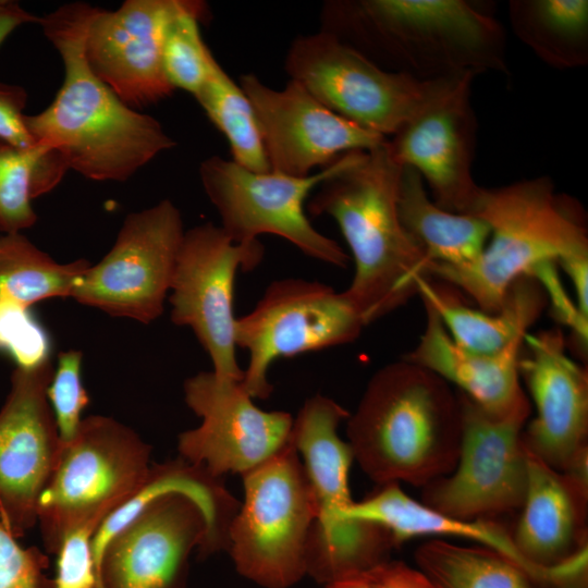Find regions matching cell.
I'll return each mask as SVG.
<instances>
[{"mask_svg":"<svg viewBox=\"0 0 588 588\" xmlns=\"http://www.w3.org/2000/svg\"><path fill=\"white\" fill-rule=\"evenodd\" d=\"M416 283L417 295L437 313L452 340L482 355L502 353L523 341L548 304L543 287L532 275L513 283L497 313L468 306L428 277L417 278Z\"/></svg>","mask_w":588,"mask_h":588,"instance_id":"obj_26","label":"cell"},{"mask_svg":"<svg viewBox=\"0 0 588 588\" xmlns=\"http://www.w3.org/2000/svg\"><path fill=\"white\" fill-rule=\"evenodd\" d=\"M264 252L260 242L234 243L211 222L184 233L170 287L171 320L192 329L219 378L243 380L236 358L235 279L240 269L257 267Z\"/></svg>","mask_w":588,"mask_h":588,"instance_id":"obj_14","label":"cell"},{"mask_svg":"<svg viewBox=\"0 0 588 588\" xmlns=\"http://www.w3.org/2000/svg\"><path fill=\"white\" fill-rule=\"evenodd\" d=\"M169 199L128 213L111 249L84 272L71 298L112 317L148 324L163 313L184 236Z\"/></svg>","mask_w":588,"mask_h":588,"instance_id":"obj_13","label":"cell"},{"mask_svg":"<svg viewBox=\"0 0 588 588\" xmlns=\"http://www.w3.org/2000/svg\"><path fill=\"white\" fill-rule=\"evenodd\" d=\"M415 560L437 588H544L510 559L480 546L430 540L416 550Z\"/></svg>","mask_w":588,"mask_h":588,"instance_id":"obj_29","label":"cell"},{"mask_svg":"<svg viewBox=\"0 0 588 588\" xmlns=\"http://www.w3.org/2000/svg\"><path fill=\"white\" fill-rule=\"evenodd\" d=\"M53 371L50 357L16 366L0 409V520L15 538L37 523L63 445L47 399Z\"/></svg>","mask_w":588,"mask_h":588,"instance_id":"obj_17","label":"cell"},{"mask_svg":"<svg viewBox=\"0 0 588 588\" xmlns=\"http://www.w3.org/2000/svg\"><path fill=\"white\" fill-rule=\"evenodd\" d=\"M26 101L23 87L0 82V139L20 149L39 146L24 122Z\"/></svg>","mask_w":588,"mask_h":588,"instance_id":"obj_38","label":"cell"},{"mask_svg":"<svg viewBox=\"0 0 588 588\" xmlns=\"http://www.w3.org/2000/svg\"><path fill=\"white\" fill-rule=\"evenodd\" d=\"M38 22V16L23 9L17 2L0 0V45L19 26Z\"/></svg>","mask_w":588,"mask_h":588,"instance_id":"obj_39","label":"cell"},{"mask_svg":"<svg viewBox=\"0 0 588 588\" xmlns=\"http://www.w3.org/2000/svg\"><path fill=\"white\" fill-rule=\"evenodd\" d=\"M566 348L560 328L525 335L518 371L536 416L522 439L548 466L588 485V373Z\"/></svg>","mask_w":588,"mask_h":588,"instance_id":"obj_16","label":"cell"},{"mask_svg":"<svg viewBox=\"0 0 588 588\" xmlns=\"http://www.w3.org/2000/svg\"><path fill=\"white\" fill-rule=\"evenodd\" d=\"M238 84L253 105L271 171L307 176L346 152L388 139L329 110L293 79L273 89L248 73Z\"/></svg>","mask_w":588,"mask_h":588,"instance_id":"obj_20","label":"cell"},{"mask_svg":"<svg viewBox=\"0 0 588 588\" xmlns=\"http://www.w3.org/2000/svg\"><path fill=\"white\" fill-rule=\"evenodd\" d=\"M68 170L57 150L42 145L20 149L0 139V232L20 233L34 225L32 200L53 189Z\"/></svg>","mask_w":588,"mask_h":588,"instance_id":"obj_30","label":"cell"},{"mask_svg":"<svg viewBox=\"0 0 588 588\" xmlns=\"http://www.w3.org/2000/svg\"><path fill=\"white\" fill-rule=\"evenodd\" d=\"M343 156L307 176L254 172L212 156L200 163L199 176L219 213L220 226L234 243L253 244L259 242V235L273 234L310 258L345 268L350 256L315 229L305 212L308 196L341 167Z\"/></svg>","mask_w":588,"mask_h":588,"instance_id":"obj_12","label":"cell"},{"mask_svg":"<svg viewBox=\"0 0 588 588\" xmlns=\"http://www.w3.org/2000/svg\"><path fill=\"white\" fill-rule=\"evenodd\" d=\"M324 14V29L389 71L424 81L509 72L502 26L467 1H338Z\"/></svg>","mask_w":588,"mask_h":588,"instance_id":"obj_3","label":"cell"},{"mask_svg":"<svg viewBox=\"0 0 588 588\" xmlns=\"http://www.w3.org/2000/svg\"><path fill=\"white\" fill-rule=\"evenodd\" d=\"M191 0H126L97 8L88 25L85 56L91 71L128 107L159 102L175 90L166 77L162 44L168 24Z\"/></svg>","mask_w":588,"mask_h":588,"instance_id":"obj_21","label":"cell"},{"mask_svg":"<svg viewBox=\"0 0 588 588\" xmlns=\"http://www.w3.org/2000/svg\"><path fill=\"white\" fill-rule=\"evenodd\" d=\"M244 502L228 529V550L241 575L265 588H287L307 574L316 519L311 487L290 440L244 473Z\"/></svg>","mask_w":588,"mask_h":588,"instance_id":"obj_9","label":"cell"},{"mask_svg":"<svg viewBox=\"0 0 588 588\" xmlns=\"http://www.w3.org/2000/svg\"><path fill=\"white\" fill-rule=\"evenodd\" d=\"M194 97L225 136L232 161L254 172L271 171L253 105L240 84L216 59L206 82Z\"/></svg>","mask_w":588,"mask_h":588,"instance_id":"obj_31","label":"cell"},{"mask_svg":"<svg viewBox=\"0 0 588 588\" xmlns=\"http://www.w3.org/2000/svg\"><path fill=\"white\" fill-rule=\"evenodd\" d=\"M324 588H437L419 569L389 560L324 585Z\"/></svg>","mask_w":588,"mask_h":588,"instance_id":"obj_36","label":"cell"},{"mask_svg":"<svg viewBox=\"0 0 588 588\" xmlns=\"http://www.w3.org/2000/svg\"><path fill=\"white\" fill-rule=\"evenodd\" d=\"M284 65L290 79L329 110L387 138L455 78L424 81L385 70L328 29L295 38Z\"/></svg>","mask_w":588,"mask_h":588,"instance_id":"obj_10","label":"cell"},{"mask_svg":"<svg viewBox=\"0 0 588 588\" xmlns=\"http://www.w3.org/2000/svg\"><path fill=\"white\" fill-rule=\"evenodd\" d=\"M82 359L81 351L61 352L47 388V399L63 444L75 437L83 420L82 412L89 403L81 377Z\"/></svg>","mask_w":588,"mask_h":588,"instance_id":"obj_33","label":"cell"},{"mask_svg":"<svg viewBox=\"0 0 588 588\" xmlns=\"http://www.w3.org/2000/svg\"><path fill=\"white\" fill-rule=\"evenodd\" d=\"M422 303L424 332L417 345L402 358L454 384L490 415L505 417L530 411L518 371L524 340L495 355L468 352L452 340L432 307Z\"/></svg>","mask_w":588,"mask_h":588,"instance_id":"obj_25","label":"cell"},{"mask_svg":"<svg viewBox=\"0 0 588 588\" xmlns=\"http://www.w3.org/2000/svg\"><path fill=\"white\" fill-rule=\"evenodd\" d=\"M556 262L549 261L539 265L531 273L544 290L547 302L558 321L572 329L581 348L587 347L588 317L584 316L576 302L565 292L556 272Z\"/></svg>","mask_w":588,"mask_h":588,"instance_id":"obj_37","label":"cell"},{"mask_svg":"<svg viewBox=\"0 0 588 588\" xmlns=\"http://www.w3.org/2000/svg\"><path fill=\"white\" fill-rule=\"evenodd\" d=\"M348 416L335 401L315 395L305 401L291 432L317 510L306 569L323 585L387 561L395 547L383 527L346 516L354 502L348 486L354 456L350 444L338 434V427Z\"/></svg>","mask_w":588,"mask_h":588,"instance_id":"obj_7","label":"cell"},{"mask_svg":"<svg viewBox=\"0 0 588 588\" xmlns=\"http://www.w3.org/2000/svg\"><path fill=\"white\" fill-rule=\"evenodd\" d=\"M48 566L46 553L20 546L0 520V588H54L46 574Z\"/></svg>","mask_w":588,"mask_h":588,"instance_id":"obj_34","label":"cell"},{"mask_svg":"<svg viewBox=\"0 0 588 588\" xmlns=\"http://www.w3.org/2000/svg\"><path fill=\"white\" fill-rule=\"evenodd\" d=\"M217 494V480L183 458L151 465L94 534L97 588H185L188 556L195 548L201 555L207 540L200 506Z\"/></svg>","mask_w":588,"mask_h":588,"instance_id":"obj_5","label":"cell"},{"mask_svg":"<svg viewBox=\"0 0 588 588\" xmlns=\"http://www.w3.org/2000/svg\"><path fill=\"white\" fill-rule=\"evenodd\" d=\"M474 76L455 77L389 139L402 167L416 170L441 208L473 215L481 192L473 176L477 119Z\"/></svg>","mask_w":588,"mask_h":588,"instance_id":"obj_19","label":"cell"},{"mask_svg":"<svg viewBox=\"0 0 588 588\" xmlns=\"http://www.w3.org/2000/svg\"><path fill=\"white\" fill-rule=\"evenodd\" d=\"M350 519L383 527L394 546L415 537L445 536L473 540L520 566L544 588H567L575 578L572 563L541 569L528 563L517 550L512 534L486 518L460 519L442 514L407 495L399 483H388L370 497L353 502L346 514Z\"/></svg>","mask_w":588,"mask_h":588,"instance_id":"obj_23","label":"cell"},{"mask_svg":"<svg viewBox=\"0 0 588 588\" xmlns=\"http://www.w3.org/2000/svg\"><path fill=\"white\" fill-rule=\"evenodd\" d=\"M96 527L81 526L70 530L57 549L54 588H97L93 553Z\"/></svg>","mask_w":588,"mask_h":588,"instance_id":"obj_35","label":"cell"},{"mask_svg":"<svg viewBox=\"0 0 588 588\" xmlns=\"http://www.w3.org/2000/svg\"><path fill=\"white\" fill-rule=\"evenodd\" d=\"M402 171L389 138L372 149L346 152L307 206L315 217L333 218L347 243L354 275L344 293L366 326L417 295L416 280L429 264L400 220Z\"/></svg>","mask_w":588,"mask_h":588,"instance_id":"obj_2","label":"cell"},{"mask_svg":"<svg viewBox=\"0 0 588 588\" xmlns=\"http://www.w3.org/2000/svg\"><path fill=\"white\" fill-rule=\"evenodd\" d=\"M208 15L205 2L191 0L168 24L162 44V65L167 79L176 89L193 96L206 82L215 57L205 44L199 23Z\"/></svg>","mask_w":588,"mask_h":588,"instance_id":"obj_32","label":"cell"},{"mask_svg":"<svg viewBox=\"0 0 588 588\" xmlns=\"http://www.w3.org/2000/svg\"><path fill=\"white\" fill-rule=\"evenodd\" d=\"M473 215L490 226L481 255L461 266L430 262L425 277L454 286L487 313L499 311L513 283L539 265L588 256L581 215L548 176L481 188Z\"/></svg>","mask_w":588,"mask_h":588,"instance_id":"obj_6","label":"cell"},{"mask_svg":"<svg viewBox=\"0 0 588 588\" xmlns=\"http://www.w3.org/2000/svg\"><path fill=\"white\" fill-rule=\"evenodd\" d=\"M184 399L201 422L179 436L181 457L215 477L243 475L291 440L294 418L257 407L241 381L198 372L184 382Z\"/></svg>","mask_w":588,"mask_h":588,"instance_id":"obj_18","label":"cell"},{"mask_svg":"<svg viewBox=\"0 0 588 588\" xmlns=\"http://www.w3.org/2000/svg\"><path fill=\"white\" fill-rule=\"evenodd\" d=\"M150 468V446L134 430L102 415L84 418L38 500L46 551L56 554L74 528H98L144 485Z\"/></svg>","mask_w":588,"mask_h":588,"instance_id":"obj_8","label":"cell"},{"mask_svg":"<svg viewBox=\"0 0 588 588\" xmlns=\"http://www.w3.org/2000/svg\"><path fill=\"white\" fill-rule=\"evenodd\" d=\"M510 24L517 38L558 70L588 63V1L512 0Z\"/></svg>","mask_w":588,"mask_h":588,"instance_id":"obj_28","label":"cell"},{"mask_svg":"<svg viewBox=\"0 0 588 588\" xmlns=\"http://www.w3.org/2000/svg\"><path fill=\"white\" fill-rule=\"evenodd\" d=\"M397 210L403 228L429 264H469L481 255L490 236V226L480 217L439 207L428 196L419 173L408 167H403Z\"/></svg>","mask_w":588,"mask_h":588,"instance_id":"obj_27","label":"cell"},{"mask_svg":"<svg viewBox=\"0 0 588 588\" xmlns=\"http://www.w3.org/2000/svg\"><path fill=\"white\" fill-rule=\"evenodd\" d=\"M96 9L73 2L39 16L62 59L64 78L53 101L25 114L24 122L35 142L57 150L69 170L93 181L123 182L176 143L158 120L128 107L91 71L85 39Z\"/></svg>","mask_w":588,"mask_h":588,"instance_id":"obj_1","label":"cell"},{"mask_svg":"<svg viewBox=\"0 0 588 588\" xmlns=\"http://www.w3.org/2000/svg\"><path fill=\"white\" fill-rule=\"evenodd\" d=\"M587 490L527 451V489L512 537L528 563L551 569L587 549Z\"/></svg>","mask_w":588,"mask_h":588,"instance_id":"obj_24","label":"cell"},{"mask_svg":"<svg viewBox=\"0 0 588 588\" xmlns=\"http://www.w3.org/2000/svg\"><path fill=\"white\" fill-rule=\"evenodd\" d=\"M354 460L380 486L425 487L452 473L461 445L457 392L436 373L405 359L369 380L346 428Z\"/></svg>","mask_w":588,"mask_h":588,"instance_id":"obj_4","label":"cell"},{"mask_svg":"<svg viewBox=\"0 0 588 588\" xmlns=\"http://www.w3.org/2000/svg\"><path fill=\"white\" fill-rule=\"evenodd\" d=\"M89 266L84 258L57 262L21 232L0 236V350L17 366L49 357L46 336L28 309L48 298L71 297Z\"/></svg>","mask_w":588,"mask_h":588,"instance_id":"obj_22","label":"cell"},{"mask_svg":"<svg viewBox=\"0 0 588 588\" xmlns=\"http://www.w3.org/2000/svg\"><path fill=\"white\" fill-rule=\"evenodd\" d=\"M462 437L451 474L424 487V504L460 519L520 509L527 489V450L522 433L530 411L490 415L457 391Z\"/></svg>","mask_w":588,"mask_h":588,"instance_id":"obj_15","label":"cell"},{"mask_svg":"<svg viewBox=\"0 0 588 588\" xmlns=\"http://www.w3.org/2000/svg\"><path fill=\"white\" fill-rule=\"evenodd\" d=\"M366 326L343 292L299 278L273 281L248 314L236 318L235 343L248 353L241 381L253 399H267L272 363L355 341Z\"/></svg>","mask_w":588,"mask_h":588,"instance_id":"obj_11","label":"cell"}]
</instances>
